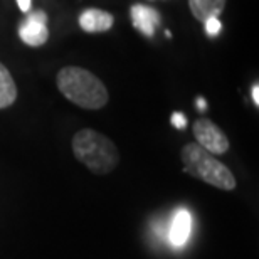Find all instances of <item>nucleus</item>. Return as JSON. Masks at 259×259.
I'll list each match as a JSON object with an SVG mask.
<instances>
[{
  "instance_id": "2eb2a0df",
  "label": "nucleus",
  "mask_w": 259,
  "mask_h": 259,
  "mask_svg": "<svg viewBox=\"0 0 259 259\" xmlns=\"http://www.w3.org/2000/svg\"><path fill=\"white\" fill-rule=\"evenodd\" d=\"M197 106H199L200 111H205L207 110V103L204 98H197Z\"/></svg>"
},
{
  "instance_id": "1a4fd4ad",
  "label": "nucleus",
  "mask_w": 259,
  "mask_h": 259,
  "mask_svg": "<svg viewBox=\"0 0 259 259\" xmlns=\"http://www.w3.org/2000/svg\"><path fill=\"white\" fill-rule=\"evenodd\" d=\"M227 0H189V7L194 17L204 24L212 17H219Z\"/></svg>"
},
{
  "instance_id": "f8f14e48",
  "label": "nucleus",
  "mask_w": 259,
  "mask_h": 259,
  "mask_svg": "<svg viewBox=\"0 0 259 259\" xmlns=\"http://www.w3.org/2000/svg\"><path fill=\"white\" fill-rule=\"evenodd\" d=\"M170 121H172V125L177 130L187 128V116H185L184 113H180V111H175L174 115L170 116Z\"/></svg>"
},
{
  "instance_id": "6e6552de",
  "label": "nucleus",
  "mask_w": 259,
  "mask_h": 259,
  "mask_svg": "<svg viewBox=\"0 0 259 259\" xmlns=\"http://www.w3.org/2000/svg\"><path fill=\"white\" fill-rule=\"evenodd\" d=\"M190 231H192V215L187 209H179L170 226V242L175 247L184 246L189 239Z\"/></svg>"
},
{
  "instance_id": "39448f33",
  "label": "nucleus",
  "mask_w": 259,
  "mask_h": 259,
  "mask_svg": "<svg viewBox=\"0 0 259 259\" xmlns=\"http://www.w3.org/2000/svg\"><path fill=\"white\" fill-rule=\"evenodd\" d=\"M19 35L24 44L30 48H39L44 46L49 39L48 29V14L44 10H32L27 12L24 22L19 27Z\"/></svg>"
},
{
  "instance_id": "4468645a",
  "label": "nucleus",
  "mask_w": 259,
  "mask_h": 259,
  "mask_svg": "<svg viewBox=\"0 0 259 259\" xmlns=\"http://www.w3.org/2000/svg\"><path fill=\"white\" fill-rule=\"evenodd\" d=\"M251 96H252V101H254V105L259 106V84H257V82H254V84H252Z\"/></svg>"
},
{
  "instance_id": "ddd939ff",
  "label": "nucleus",
  "mask_w": 259,
  "mask_h": 259,
  "mask_svg": "<svg viewBox=\"0 0 259 259\" xmlns=\"http://www.w3.org/2000/svg\"><path fill=\"white\" fill-rule=\"evenodd\" d=\"M17 5L22 12H30V7H32V0H17Z\"/></svg>"
},
{
  "instance_id": "9d476101",
  "label": "nucleus",
  "mask_w": 259,
  "mask_h": 259,
  "mask_svg": "<svg viewBox=\"0 0 259 259\" xmlns=\"http://www.w3.org/2000/svg\"><path fill=\"white\" fill-rule=\"evenodd\" d=\"M17 100V86L10 71L0 63V110L12 106Z\"/></svg>"
},
{
  "instance_id": "f257e3e1",
  "label": "nucleus",
  "mask_w": 259,
  "mask_h": 259,
  "mask_svg": "<svg viewBox=\"0 0 259 259\" xmlns=\"http://www.w3.org/2000/svg\"><path fill=\"white\" fill-rule=\"evenodd\" d=\"M56 82L66 100L84 110H101L110 100L105 82L84 67H63L58 72Z\"/></svg>"
},
{
  "instance_id": "9b49d317",
  "label": "nucleus",
  "mask_w": 259,
  "mask_h": 259,
  "mask_svg": "<svg viewBox=\"0 0 259 259\" xmlns=\"http://www.w3.org/2000/svg\"><path fill=\"white\" fill-rule=\"evenodd\" d=\"M204 25H205V34L209 35V37H217L222 30V24L219 17H212L209 20H205Z\"/></svg>"
},
{
  "instance_id": "0eeeda50",
  "label": "nucleus",
  "mask_w": 259,
  "mask_h": 259,
  "mask_svg": "<svg viewBox=\"0 0 259 259\" xmlns=\"http://www.w3.org/2000/svg\"><path fill=\"white\" fill-rule=\"evenodd\" d=\"M113 22H115V17L106 12V10H100V9H88L79 15V25L84 32H105V30H110L113 27Z\"/></svg>"
},
{
  "instance_id": "7ed1b4c3",
  "label": "nucleus",
  "mask_w": 259,
  "mask_h": 259,
  "mask_svg": "<svg viewBox=\"0 0 259 259\" xmlns=\"http://www.w3.org/2000/svg\"><path fill=\"white\" fill-rule=\"evenodd\" d=\"M184 170L194 179L212 185L221 190H234L236 177L224 163L219 162L214 155L199 147L197 143H187L180 152Z\"/></svg>"
},
{
  "instance_id": "423d86ee",
  "label": "nucleus",
  "mask_w": 259,
  "mask_h": 259,
  "mask_svg": "<svg viewBox=\"0 0 259 259\" xmlns=\"http://www.w3.org/2000/svg\"><path fill=\"white\" fill-rule=\"evenodd\" d=\"M130 17H132L133 25L137 27L140 32L147 37H153L155 30L160 25V14L158 10H155L153 7H148L145 4H135L130 9Z\"/></svg>"
},
{
  "instance_id": "f03ea898",
  "label": "nucleus",
  "mask_w": 259,
  "mask_h": 259,
  "mask_svg": "<svg viewBox=\"0 0 259 259\" xmlns=\"http://www.w3.org/2000/svg\"><path fill=\"white\" fill-rule=\"evenodd\" d=\"M72 153L79 162L96 175L113 172L120 163L116 145L106 135L84 128L72 137Z\"/></svg>"
},
{
  "instance_id": "20e7f679",
  "label": "nucleus",
  "mask_w": 259,
  "mask_h": 259,
  "mask_svg": "<svg viewBox=\"0 0 259 259\" xmlns=\"http://www.w3.org/2000/svg\"><path fill=\"white\" fill-rule=\"evenodd\" d=\"M194 137L197 145L212 155H224L229 150V140L226 133L207 118H199L194 123Z\"/></svg>"
}]
</instances>
